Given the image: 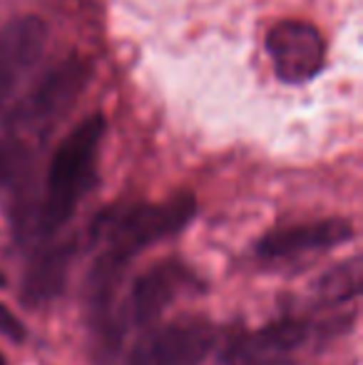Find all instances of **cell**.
Segmentation results:
<instances>
[{"instance_id": "1", "label": "cell", "mask_w": 363, "mask_h": 365, "mask_svg": "<svg viewBox=\"0 0 363 365\" xmlns=\"http://www.w3.org/2000/svg\"><path fill=\"white\" fill-rule=\"evenodd\" d=\"M102 137H105V120L100 115H92L80 122L65 137L63 145L55 149L43 194L28 219V231L33 236L50 239L75 214L80 199L88 194V189L95 182L97 152H100Z\"/></svg>"}, {"instance_id": "2", "label": "cell", "mask_w": 363, "mask_h": 365, "mask_svg": "<svg viewBox=\"0 0 363 365\" xmlns=\"http://www.w3.org/2000/svg\"><path fill=\"white\" fill-rule=\"evenodd\" d=\"M197 214L192 194H177L160 204H130L105 212L92 226L102 251L132 264L137 254L167 236L180 234Z\"/></svg>"}, {"instance_id": "3", "label": "cell", "mask_w": 363, "mask_h": 365, "mask_svg": "<svg viewBox=\"0 0 363 365\" xmlns=\"http://www.w3.org/2000/svg\"><path fill=\"white\" fill-rule=\"evenodd\" d=\"M321 328L326 326L309 318H281L257 331H247L227 343L224 365H289Z\"/></svg>"}, {"instance_id": "4", "label": "cell", "mask_w": 363, "mask_h": 365, "mask_svg": "<svg viewBox=\"0 0 363 365\" xmlns=\"http://www.w3.org/2000/svg\"><path fill=\"white\" fill-rule=\"evenodd\" d=\"M217 346V328L204 318L167 323L140 338L125 365H197Z\"/></svg>"}, {"instance_id": "5", "label": "cell", "mask_w": 363, "mask_h": 365, "mask_svg": "<svg viewBox=\"0 0 363 365\" xmlns=\"http://www.w3.org/2000/svg\"><path fill=\"white\" fill-rule=\"evenodd\" d=\"M267 53L281 82L304 85L324 70V35L306 20H279L267 35Z\"/></svg>"}, {"instance_id": "6", "label": "cell", "mask_w": 363, "mask_h": 365, "mask_svg": "<svg viewBox=\"0 0 363 365\" xmlns=\"http://www.w3.org/2000/svg\"><path fill=\"white\" fill-rule=\"evenodd\" d=\"M197 291H202V281L189 266L182 261H160L132 284L122 321H130L132 326H150L177 298Z\"/></svg>"}, {"instance_id": "7", "label": "cell", "mask_w": 363, "mask_h": 365, "mask_svg": "<svg viewBox=\"0 0 363 365\" xmlns=\"http://www.w3.org/2000/svg\"><path fill=\"white\" fill-rule=\"evenodd\" d=\"M90 65L80 58H70L48 70L28 95L20 100L13 110L10 122L13 125H43V122L58 120L63 112H68L80 97V92L88 87Z\"/></svg>"}, {"instance_id": "8", "label": "cell", "mask_w": 363, "mask_h": 365, "mask_svg": "<svg viewBox=\"0 0 363 365\" xmlns=\"http://www.w3.org/2000/svg\"><path fill=\"white\" fill-rule=\"evenodd\" d=\"M48 40L40 18H15L0 28V107L15 92L25 73L35 68Z\"/></svg>"}, {"instance_id": "9", "label": "cell", "mask_w": 363, "mask_h": 365, "mask_svg": "<svg viewBox=\"0 0 363 365\" xmlns=\"http://www.w3.org/2000/svg\"><path fill=\"white\" fill-rule=\"evenodd\" d=\"M354 236V226L346 219H321L309 221V224L281 226V229L269 231L257 244V254L262 259H294L301 254H314V251H326L341 246Z\"/></svg>"}, {"instance_id": "10", "label": "cell", "mask_w": 363, "mask_h": 365, "mask_svg": "<svg viewBox=\"0 0 363 365\" xmlns=\"http://www.w3.org/2000/svg\"><path fill=\"white\" fill-rule=\"evenodd\" d=\"M75 246L63 244V246H50L43 249L30 259L28 269L23 274V298L30 306L38 303L53 301L60 291H63L65 281H68V271L73 266Z\"/></svg>"}, {"instance_id": "11", "label": "cell", "mask_w": 363, "mask_h": 365, "mask_svg": "<svg viewBox=\"0 0 363 365\" xmlns=\"http://www.w3.org/2000/svg\"><path fill=\"white\" fill-rule=\"evenodd\" d=\"M361 284V261L351 259L321 276L319 284H316V293H319L321 303H349L354 298H359Z\"/></svg>"}, {"instance_id": "12", "label": "cell", "mask_w": 363, "mask_h": 365, "mask_svg": "<svg viewBox=\"0 0 363 365\" xmlns=\"http://www.w3.org/2000/svg\"><path fill=\"white\" fill-rule=\"evenodd\" d=\"M25 164V147L18 140H0V189L18 177Z\"/></svg>"}, {"instance_id": "13", "label": "cell", "mask_w": 363, "mask_h": 365, "mask_svg": "<svg viewBox=\"0 0 363 365\" xmlns=\"http://www.w3.org/2000/svg\"><path fill=\"white\" fill-rule=\"evenodd\" d=\"M0 336L3 338H10V341L20 343L25 338V328L23 323L15 318L13 311H8V308L0 303Z\"/></svg>"}, {"instance_id": "14", "label": "cell", "mask_w": 363, "mask_h": 365, "mask_svg": "<svg viewBox=\"0 0 363 365\" xmlns=\"http://www.w3.org/2000/svg\"><path fill=\"white\" fill-rule=\"evenodd\" d=\"M0 365H5V361H3V356H0Z\"/></svg>"}]
</instances>
